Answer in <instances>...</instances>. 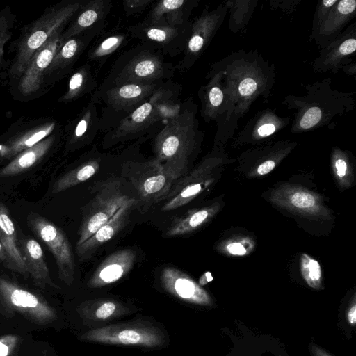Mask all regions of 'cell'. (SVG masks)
<instances>
[{"instance_id":"cell-1","label":"cell","mask_w":356,"mask_h":356,"mask_svg":"<svg viewBox=\"0 0 356 356\" xmlns=\"http://www.w3.org/2000/svg\"><path fill=\"white\" fill-rule=\"evenodd\" d=\"M219 76L225 99V113L216 124L215 142L231 139L238 122L258 100L268 103L275 83L274 64L257 49H239L212 63Z\"/></svg>"},{"instance_id":"cell-2","label":"cell","mask_w":356,"mask_h":356,"mask_svg":"<svg viewBox=\"0 0 356 356\" xmlns=\"http://www.w3.org/2000/svg\"><path fill=\"white\" fill-rule=\"evenodd\" d=\"M302 87L303 95L289 94L282 102L288 110L294 111L290 129L292 134L307 133L324 127L334 129L337 119L355 107V92L334 89L329 77Z\"/></svg>"},{"instance_id":"cell-3","label":"cell","mask_w":356,"mask_h":356,"mask_svg":"<svg viewBox=\"0 0 356 356\" xmlns=\"http://www.w3.org/2000/svg\"><path fill=\"white\" fill-rule=\"evenodd\" d=\"M196 113L193 103L185 106L165 122L154 140L155 159L174 181L188 171L190 156L203 138Z\"/></svg>"},{"instance_id":"cell-4","label":"cell","mask_w":356,"mask_h":356,"mask_svg":"<svg viewBox=\"0 0 356 356\" xmlns=\"http://www.w3.org/2000/svg\"><path fill=\"white\" fill-rule=\"evenodd\" d=\"M170 92L164 89L156 91L144 103L124 118L111 133V139L121 141L147 131L163 120L168 121L179 111V106L173 104Z\"/></svg>"},{"instance_id":"cell-5","label":"cell","mask_w":356,"mask_h":356,"mask_svg":"<svg viewBox=\"0 0 356 356\" xmlns=\"http://www.w3.org/2000/svg\"><path fill=\"white\" fill-rule=\"evenodd\" d=\"M95 189V195L86 207L76 247L94 234L132 198L123 192L122 181L116 178L99 183Z\"/></svg>"},{"instance_id":"cell-6","label":"cell","mask_w":356,"mask_h":356,"mask_svg":"<svg viewBox=\"0 0 356 356\" xmlns=\"http://www.w3.org/2000/svg\"><path fill=\"white\" fill-rule=\"evenodd\" d=\"M82 339L91 342L121 346L158 348L164 345V333L147 323H134L110 325L90 330Z\"/></svg>"},{"instance_id":"cell-7","label":"cell","mask_w":356,"mask_h":356,"mask_svg":"<svg viewBox=\"0 0 356 356\" xmlns=\"http://www.w3.org/2000/svg\"><path fill=\"white\" fill-rule=\"evenodd\" d=\"M122 173L146 205L164 200L175 181L156 159L145 162L127 161L122 165Z\"/></svg>"},{"instance_id":"cell-8","label":"cell","mask_w":356,"mask_h":356,"mask_svg":"<svg viewBox=\"0 0 356 356\" xmlns=\"http://www.w3.org/2000/svg\"><path fill=\"white\" fill-rule=\"evenodd\" d=\"M29 222L35 234L54 255L60 279L68 284H72L75 271L74 257L63 231L40 215H31Z\"/></svg>"},{"instance_id":"cell-9","label":"cell","mask_w":356,"mask_h":356,"mask_svg":"<svg viewBox=\"0 0 356 356\" xmlns=\"http://www.w3.org/2000/svg\"><path fill=\"white\" fill-rule=\"evenodd\" d=\"M227 13V8L223 3L212 10L206 6L191 24L186 42L185 68L191 67L207 49L224 23Z\"/></svg>"},{"instance_id":"cell-10","label":"cell","mask_w":356,"mask_h":356,"mask_svg":"<svg viewBox=\"0 0 356 356\" xmlns=\"http://www.w3.org/2000/svg\"><path fill=\"white\" fill-rule=\"evenodd\" d=\"M356 50V22L349 24L332 42L320 49L312 63V69L320 74H337L346 64L353 62Z\"/></svg>"},{"instance_id":"cell-11","label":"cell","mask_w":356,"mask_h":356,"mask_svg":"<svg viewBox=\"0 0 356 356\" xmlns=\"http://www.w3.org/2000/svg\"><path fill=\"white\" fill-rule=\"evenodd\" d=\"M291 120L290 116H281L274 108L259 110L238 132L234 139V145L257 144L268 140L285 129Z\"/></svg>"},{"instance_id":"cell-12","label":"cell","mask_w":356,"mask_h":356,"mask_svg":"<svg viewBox=\"0 0 356 356\" xmlns=\"http://www.w3.org/2000/svg\"><path fill=\"white\" fill-rule=\"evenodd\" d=\"M166 67L158 55L144 51L134 56L116 76L115 85L158 83L166 73Z\"/></svg>"},{"instance_id":"cell-13","label":"cell","mask_w":356,"mask_h":356,"mask_svg":"<svg viewBox=\"0 0 356 356\" xmlns=\"http://www.w3.org/2000/svg\"><path fill=\"white\" fill-rule=\"evenodd\" d=\"M355 15V0H337L318 27L310 33L309 41L323 48L345 30Z\"/></svg>"},{"instance_id":"cell-14","label":"cell","mask_w":356,"mask_h":356,"mask_svg":"<svg viewBox=\"0 0 356 356\" xmlns=\"http://www.w3.org/2000/svg\"><path fill=\"white\" fill-rule=\"evenodd\" d=\"M161 282L165 291L183 301L197 305L210 302L207 292L178 268H164L161 274Z\"/></svg>"},{"instance_id":"cell-15","label":"cell","mask_w":356,"mask_h":356,"mask_svg":"<svg viewBox=\"0 0 356 356\" xmlns=\"http://www.w3.org/2000/svg\"><path fill=\"white\" fill-rule=\"evenodd\" d=\"M213 158L207 159L202 164L191 174L182 177L172 187L167 195L165 203L161 208L163 211L177 209L188 204L200 194L208 184V180L203 178Z\"/></svg>"},{"instance_id":"cell-16","label":"cell","mask_w":356,"mask_h":356,"mask_svg":"<svg viewBox=\"0 0 356 356\" xmlns=\"http://www.w3.org/2000/svg\"><path fill=\"white\" fill-rule=\"evenodd\" d=\"M136 200L131 198L123 204L103 226L84 243L76 247L80 259L87 260L92 257L97 250L111 239L129 222V217Z\"/></svg>"},{"instance_id":"cell-17","label":"cell","mask_w":356,"mask_h":356,"mask_svg":"<svg viewBox=\"0 0 356 356\" xmlns=\"http://www.w3.org/2000/svg\"><path fill=\"white\" fill-rule=\"evenodd\" d=\"M136 252L123 249L113 252L104 260L88 282L89 288H99L118 282L132 268Z\"/></svg>"},{"instance_id":"cell-18","label":"cell","mask_w":356,"mask_h":356,"mask_svg":"<svg viewBox=\"0 0 356 356\" xmlns=\"http://www.w3.org/2000/svg\"><path fill=\"white\" fill-rule=\"evenodd\" d=\"M157 83H124L115 85L108 89L105 100L118 110L132 111L146 102L156 91Z\"/></svg>"},{"instance_id":"cell-19","label":"cell","mask_w":356,"mask_h":356,"mask_svg":"<svg viewBox=\"0 0 356 356\" xmlns=\"http://www.w3.org/2000/svg\"><path fill=\"white\" fill-rule=\"evenodd\" d=\"M209 81L198 91L201 103L200 114L206 122L215 121L218 124L225 113V99L220 76L210 70L207 76Z\"/></svg>"},{"instance_id":"cell-20","label":"cell","mask_w":356,"mask_h":356,"mask_svg":"<svg viewBox=\"0 0 356 356\" xmlns=\"http://www.w3.org/2000/svg\"><path fill=\"white\" fill-rule=\"evenodd\" d=\"M198 1L162 0L157 3L144 24L153 26H181Z\"/></svg>"},{"instance_id":"cell-21","label":"cell","mask_w":356,"mask_h":356,"mask_svg":"<svg viewBox=\"0 0 356 356\" xmlns=\"http://www.w3.org/2000/svg\"><path fill=\"white\" fill-rule=\"evenodd\" d=\"M0 241L8 261V268L24 273L27 272L17 241L15 225L8 207L0 202Z\"/></svg>"},{"instance_id":"cell-22","label":"cell","mask_w":356,"mask_h":356,"mask_svg":"<svg viewBox=\"0 0 356 356\" xmlns=\"http://www.w3.org/2000/svg\"><path fill=\"white\" fill-rule=\"evenodd\" d=\"M274 199L280 205L302 213L322 214L325 210L316 194L299 188L280 191Z\"/></svg>"},{"instance_id":"cell-23","label":"cell","mask_w":356,"mask_h":356,"mask_svg":"<svg viewBox=\"0 0 356 356\" xmlns=\"http://www.w3.org/2000/svg\"><path fill=\"white\" fill-rule=\"evenodd\" d=\"M19 248L26 266L27 272L38 280H49V269L40 243L33 238L19 241Z\"/></svg>"},{"instance_id":"cell-24","label":"cell","mask_w":356,"mask_h":356,"mask_svg":"<svg viewBox=\"0 0 356 356\" xmlns=\"http://www.w3.org/2000/svg\"><path fill=\"white\" fill-rule=\"evenodd\" d=\"M222 3L229 12V31L233 33H244L257 7L258 0H226Z\"/></svg>"},{"instance_id":"cell-25","label":"cell","mask_w":356,"mask_h":356,"mask_svg":"<svg viewBox=\"0 0 356 356\" xmlns=\"http://www.w3.org/2000/svg\"><path fill=\"white\" fill-rule=\"evenodd\" d=\"M130 312L122 303L111 299H97L86 302L82 314L93 321H105Z\"/></svg>"},{"instance_id":"cell-26","label":"cell","mask_w":356,"mask_h":356,"mask_svg":"<svg viewBox=\"0 0 356 356\" xmlns=\"http://www.w3.org/2000/svg\"><path fill=\"white\" fill-rule=\"evenodd\" d=\"M213 207L189 211L185 216L175 218L166 236L175 237L191 233L205 223L214 213Z\"/></svg>"},{"instance_id":"cell-27","label":"cell","mask_w":356,"mask_h":356,"mask_svg":"<svg viewBox=\"0 0 356 356\" xmlns=\"http://www.w3.org/2000/svg\"><path fill=\"white\" fill-rule=\"evenodd\" d=\"M99 160L97 159L82 163L57 179L52 186L51 192L60 193L87 181L99 171Z\"/></svg>"},{"instance_id":"cell-28","label":"cell","mask_w":356,"mask_h":356,"mask_svg":"<svg viewBox=\"0 0 356 356\" xmlns=\"http://www.w3.org/2000/svg\"><path fill=\"white\" fill-rule=\"evenodd\" d=\"M49 146L47 143L40 144L22 153L0 170V177L14 176L29 169L42 158Z\"/></svg>"},{"instance_id":"cell-29","label":"cell","mask_w":356,"mask_h":356,"mask_svg":"<svg viewBox=\"0 0 356 356\" xmlns=\"http://www.w3.org/2000/svg\"><path fill=\"white\" fill-rule=\"evenodd\" d=\"M132 29L136 36L163 45L170 44L181 34L180 26H153L143 24Z\"/></svg>"},{"instance_id":"cell-30","label":"cell","mask_w":356,"mask_h":356,"mask_svg":"<svg viewBox=\"0 0 356 356\" xmlns=\"http://www.w3.org/2000/svg\"><path fill=\"white\" fill-rule=\"evenodd\" d=\"M56 48V41L54 40L51 45H48L47 48L43 49L38 53L24 76V80L22 82L23 89L26 91L33 90L40 73L51 63Z\"/></svg>"},{"instance_id":"cell-31","label":"cell","mask_w":356,"mask_h":356,"mask_svg":"<svg viewBox=\"0 0 356 356\" xmlns=\"http://www.w3.org/2000/svg\"><path fill=\"white\" fill-rule=\"evenodd\" d=\"M105 8L103 0L90 1L80 14L70 33L76 34L95 24L101 17Z\"/></svg>"},{"instance_id":"cell-32","label":"cell","mask_w":356,"mask_h":356,"mask_svg":"<svg viewBox=\"0 0 356 356\" xmlns=\"http://www.w3.org/2000/svg\"><path fill=\"white\" fill-rule=\"evenodd\" d=\"M302 275L307 284L317 289L321 282L322 272L318 261L307 254H302L300 258Z\"/></svg>"},{"instance_id":"cell-33","label":"cell","mask_w":356,"mask_h":356,"mask_svg":"<svg viewBox=\"0 0 356 356\" xmlns=\"http://www.w3.org/2000/svg\"><path fill=\"white\" fill-rule=\"evenodd\" d=\"M337 2V0H320L317 2L312 19L311 32L318 27Z\"/></svg>"},{"instance_id":"cell-34","label":"cell","mask_w":356,"mask_h":356,"mask_svg":"<svg viewBox=\"0 0 356 356\" xmlns=\"http://www.w3.org/2000/svg\"><path fill=\"white\" fill-rule=\"evenodd\" d=\"M123 37L120 35L111 36L105 39L92 53V58H98L108 55L114 51L121 44Z\"/></svg>"},{"instance_id":"cell-35","label":"cell","mask_w":356,"mask_h":356,"mask_svg":"<svg viewBox=\"0 0 356 356\" xmlns=\"http://www.w3.org/2000/svg\"><path fill=\"white\" fill-rule=\"evenodd\" d=\"M301 0H270L269 7L272 10H278L289 17H293L297 10Z\"/></svg>"},{"instance_id":"cell-36","label":"cell","mask_w":356,"mask_h":356,"mask_svg":"<svg viewBox=\"0 0 356 356\" xmlns=\"http://www.w3.org/2000/svg\"><path fill=\"white\" fill-rule=\"evenodd\" d=\"M88 72L82 70L74 74L69 82V90L72 95L81 91L86 86L88 80Z\"/></svg>"},{"instance_id":"cell-37","label":"cell","mask_w":356,"mask_h":356,"mask_svg":"<svg viewBox=\"0 0 356 356\" xmlns=\"http://www.w3.org/2000/svg\"><path fill=\"white\" fill-rule=\"evenodd\" d=\"M50 31L39 30L33 33L26 42V46L30 51H35L40 48L48 38Z\"/></svg>"},{"instance_id":"cell-38","label":"cell","mask_w":356,"mask_h":356,"mask_svg":"<svg viewBox=\"0 0 356 356\" xmlns=\"http://www.w3.org/2000/svg\"><path fill=\"white\" fill-rule=\"evenodd\" d=\"M152 0H126L123 1L124 10L127 15L143 10Z\"/></svg>"},{"instance_id":"cell-39","label":"cell","mask_w":356,"mask_h":356,"mask_svg":"<svg viewBox=\"0 0 356 356\" xmlns=\"http://www.w3.org/2000/svg\"><path fill=\"white\" fill-rule=\"evenodd\" d=\"M80 43L76 39L68 40L60 51V56L65 60L72 58L78 51Z\"/></svg>"},{"instance_id":"cell-40","label":"cell","mask_w":356,"mask_h":356,"mask_svg":"<svg viewBox=\"0 0 356 356\" xmlns=\"http://www.w3.org/2000/svg\"><path fill=\"white\" fill-rule=\"evenodd\" d=\"M92 119L91 111H89L78 123L75 129V136L77 138L81 137L87 131L88 124Z\"/></svg>"},{"instance_id":"cell-41","label":"cell","mask_w":356,"mask_h":356,"mask_svg":"<svg viewBox=\"0 0 356 356\" xmlns=\"http://www.w3.org/2000/svg\"><path fill=\"white\" fill-rule=\"evenodd\" d=\"M47 135V131H40L35 133L34 135L25 140L24 143L20 145L18 147V150L22 147H33L35 143H37L39 140L43 138Z\"/></svg>"},{"instance_id":"cell-42","label":"cell","mask_w":356,"mask_h":356,"mask_svg":"<svg viewBox=\"0 0 356 356\" xmlns=\"http://www.w3.org/2000/svg\"><path fill=\"white\" fill-rule=\"evenodd\" d=\"M227 251L234 255H244L246 253L245 247L238 242H232L227 246Z\"/></svg>"},{"instance_id":"cell-43","label":"cell","mask_w":356,"mask_h":356,"mask_svg":"<svg viewBox=\"0 0 356 356\" xmlns=\"http://www.w3.org/2000/svg\"><path fill=\"white\" fill-rule=\"evenodd\" d=\"M341 70L348 76H353L356 75V63L355 62L349 63L345 65Z\"/></svg>"},{"instance_id":"cell-44","label":"cell","mask_w":356,"mask_h":356,"mask_svg":"<svg viewBox=\"0 0 356 356\" xmlns=\"http://www.w3.org/2000/svg\"><path fill=\"white\" fill-rule=\"evenodd\" d=\"M348 322L352 324L355 325L356 323V306L353 305L348 311Z\"/></svg>"},{"instance_id":"cell-45","label":"cell","mask_w":356,"mask_h":356,"mask_svg":"<svg viewBox=\"0 0 356 356\" xmlns=\"http://www.w3.org/2000/svg\"><path fill=\"white\" fill-rule=\"evenodd\" d=\"M213 277L211 274L209 272H207L204 275H202V277L200 278L199 280V285L203 286L207 284L208 282L212 281Z\"/></svg>"},{"instance_id":"cell-46","label":"cell","mask_w":356,"mask_h":356,"mask_svg":"<svg viewBox=\"0 0 356 356\" xmlns=\"http://www.w3.org/2000/svg\"><path fill=\"white\" fill-rule=\"evenodd\" d=\"M0 264H2L4 266L8 268V261L6 255L5 251L3 248L1 243L0 241Z\"/></svg>"},{"instance_id":"cell-47","label":"cell","mask_w":356,"mask_h":356,"mask_svg":"<svg viewBox=\"0 0 356 356\" xmlns=\"http://www.w3.org/2000/svg\"><path fill=\"white\" fill-rule=\"evenodd\" d=\"M8 353V346L0 341V356H7Z\"/></svg>"}]
</instances>
